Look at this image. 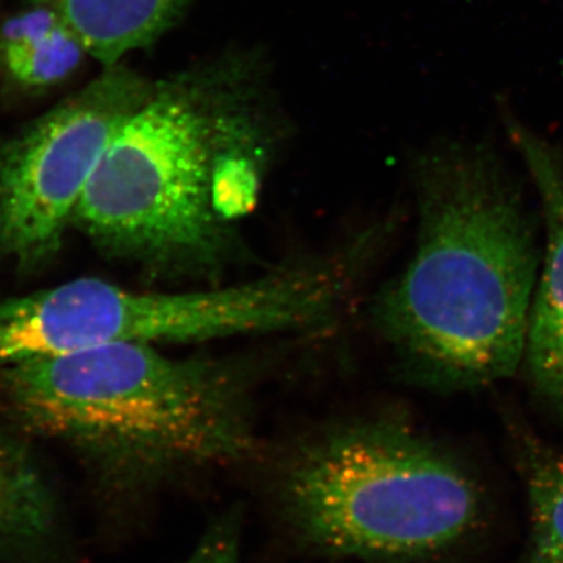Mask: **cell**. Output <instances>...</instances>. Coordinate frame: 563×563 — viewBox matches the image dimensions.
Here are the masks:
<instances>
[{"label":"cell","instance_id":"obj_1","mask_svg":"<svg viewBox=\"0 0 563 563\" xmlns=\"http://www.w3.org/2000/svg\"><path fill=\"white\" fill-rule=\"evenodd\" d=\"M268 101L244 55L155 80L102 152L74 224L118 257L210 268L255 201L272 143Z\"/></svg>","mask_w":563,"mask_h":563},{"label":"cell","instance_id":"obj_2","mask_svg":"<svg viewBox=\"0 0 563 563\" xmlns=\"http://www.w3.org/2000/svg\"><path fill=\"white\" fill-rule=\"evenodd\" d=\"M420 236L379 318L413 372L468 391L515 376L543 251L520 187L487 146L448 144L418 163Z\"/></svg>","mask_w":563,"mask_h":563},{"label":"cell","instance_id":"obj_3","mask_svg":"<svg viewBox=\"0 0 563 563\" xmlns=\"http://www.w3.org/2000/svg\"><path fill=\"white\" fill-rule=\"evenodd\" d=\"M29 431L79 451L113 483L150 487L254 450L239 390L206 363L117 343L0 368Z\"/></svg>","mask_w":563,"mask_h":563},{"label":"cell","instance_id":"obj_4","mask_svg":"<svg viewBox=\"0 0 563 563\" xmlns=\"http://www.w3.org/2000/svg\"><path fill=\"white\" fill-rule=\"evenodd\" d=\"M273 509L314 555L429 563L487 525L476 474L402 420L346 426L303 444L273 484Z\"/></svg>","mask_w":563,"mask_h":563},{"label":"cell","instance_id":"obj_5","mask_svg":"<svg viewBox=\"0 0 563 563\" xmlns=\"http://www.w3.org/2000/svg\"><path fill=\"white\" fill-rule=\"evenodd\" d=\"M318 292L302 272L196 292H136L79 279L0 299V368L117 343L191 342L307 328Z\"/></svg>","mask_w":563,"mask_h":563},{"label":"cell","instance_id":"obj_6","mask_svg":"<svg viewBox=\"0 0 563 563\" xmlns=\"http://www.w3.org/2000/svg\"><path fill=\"white\" fill-rule=\"evenodd\" d=\"M155 80L124 62L0 144V257L36 272L60 252L107 144Z\"/></svg>","mask_w":563,"mask_h":563},{"label":"cell","instance_id":"obj_7","mask_svg":"<svg viewBox=\"0 0 563 563\" xmlns=\"http://www.w3.org/2000/svg\"><path fill=\"white\" fill-rule=\"evenodd\" d=\"M509 133L539 191L544 225L521 366L537 401L563 422V165L547 141L517 124H509Z\"/></svg>","mask_w":563,"mask_h":563},{"label":"cell","instance_id":"obj_8","mask_svg":"<svg viewBox=\"0 0 563 563\" xmlns=\"http://www.w3.org/2000/svg\"><path fill=\"white\" fill-rule=\"evenodd\" d=\"M88 52L49 7L25 3L0 21V80L11 90L40 96L68 84Z\"/></svg>","mask_w":563,"mask_h":563},{"label":"cell","instance_id":"obj_9","mask_svg":"<svg viewBox=\"0 0 563 563\" xmlns=\"http://www.w3.org/2000/svg\"><path fill=\"white\" fill-rule=\"evenodd\" d=\"M195 0H24L49 7L102 68L124 62L172 31Z\"/></svg>","mask_w":563,"mask_h":563},{"label":"cell","instance_id":"obj_10","mask_svg":"<svg viewBox=\"0 0 563 563\" xmlns=\"http://www.w3.org/2000/svg\"><path fill=\"white\" fill-rule=\"evenodd\" d=\"M507 437L528 496L529 540L518 563H563V451L509 415Z\"/></svg>","mask_w":563,"mask_h":563},{"label":"cell","instance_id":"obj_11","mask_svg":"<svg viewBox=\"0 0 563 563\" xmlns=\"http://www.w3.org/2000/svg\"><path fill=\"white\" fill-rule=\"evenodd\" d=\"M52 521L49 488L24 450L0 432V543L38 539Z\"/></svg>","mask_w":563,"mask_h":563},{"label":"cell","instance_id":"obj_12","mask_svg":"<svg viewBox=\"0 0 563 563\" xmlns=\"http://www.w3.org/2000/svg\"><path fill=\"white\" fill-rule=\"evenodd\" d=\"M242 518V510L236 507L214 518L195 550L181 563H240Z\"/></svg>","mask_w":563,"mask_h":563}]
</instances>
